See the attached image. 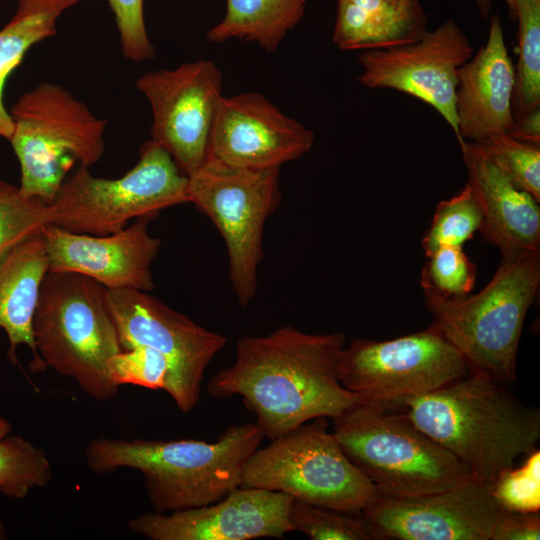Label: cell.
<instances>
[{"label": "cell", "instance_id": "4", "mask_svg": "<svg viewBox=\"0 0 540 540\" xmlns=\"http://www.w3.org/2000/svg\"><path fill=\"white\" fill-rule=\"evenodd\" d=\"M540 285V252L503 254L477 294L444 298L423 291L432 325L460 352L470 371L511 383L526 315Z\"/></svg>", "mask_w": 540, "mask_h": 540}, {"label": "cell", "instance_id": "7", "mask_svg": "<svg viewBox=\"0 0 540 540\" xmlns=\"http://www.w3.org/2000/svg\"><path fill=\"white\" fill-rule=\"evenodd\" d=\"M9 140L20 165V191L51 204L70 169L96 164L105 150L106 120L63 86L42 82L9 111Z\"/></svg>", "mask_w": 540, "mask_h": 540}, {"label": "cell", "instance_id": "8", "mask_svg": "<svg viewBox=\"0 0 540 540\" xmlns=\"http://www.w3.org/2000/svg\"><path fill=\"white\" fill-rule=\"evenodd\" d=\"M188 187V176L170 154L147 140L135 166L119 178H99L88 167H77L49 204L52 224L75 233L108 235L132 219L148 220L166 208L189 203Z\"/></svg>", "mask_w": 540, "mask_h": 540}, {"label": "cell", "instance_id": "12", "mask_svg": "<svg viewBox=\"0 0 540 540\" xmlns=\"http://www.w3.org/2000/svg\"><path fill=\"white\" fill-rule=\"evenodd\" d=\"M106 299L122 350L144 345L162 353L169 362L164 390L180 411L190 412L199 401L204 373L226 338L145 291L107 289Z\"/></svg>", "mask_w": 540, "mask_h": 540}, {"label": "cell", "instance_id": "20", "mask_svg": "<svg viewBox=\"0 0 540 540\" xmlns=\"http://www.w3.org/2000/svg\"><path fill=\"white\" fill-rule=\"evenodd\" d=\"M467 184L480 206L483 238L503 254L540 252L539 201L517 188L478 143H459Z\"/></svg>", "mask_w": 540, "mask_h": 540}, {"label": "cell", "instance_id": "16", "mask_svg": "<svg viewBox=\"0 0 540 540\" xmlns=\"http://www.w3.org/2000/svg\"><path fill=\"white\" fill-rule=\"evenodd\" d=\"M293 499L280 491L240 486L210 505L143 513L131 519L128 528L152 540L283 538L293 531L289 522Z\"/></svg>", "mask_w": 540, "mask_h": 540}, {"label": "cell", "instance_id": "14", "mask_svg": "<svg viewBox=\"0 0 540 540\" xmlns=\"http://www.w3.org/2000/svg\"><path fill=\"white\" fill-rule=\"evenodd\" d=\"M468 37L454 20L426 31L411 44L362 51L359 81L371 89H392L427 103L461 141L455 112L458 71L473 56Z\"/></svg>", "mask_w": 540, "mask_h": 540}, {"label": "cell", "instance_id": "17", "mask_svg": "<svg viewBox=\"0 0 540 540\" xmlns=\"http://www.w3.org/2000/svg\"><path fill=\"white\" fill-rule=\"evenodd\" d=\"M314 141L312 130L265 95L245 92L221 97L209 155L236 168H281L308 153Z\"/></svg>", "mask_w": 540, "mask_h": 540}, {"label": "cell", "instance_id": "37", "mask_svg": "<svg viewBox=\"0 0 540 540\" xmlns=\"http://www.w3.org/2000/svg\"><path fill=\"white\" fill-rule=\"evenodd\" d=\"M476 1H477V5L479 7L480 13L484 17H486L490 12L492 0H476ZM504 1L508 6V9H509V12H510L512 18L514 19L516 0H504Z\"/></svg>", "mask_w": 540, "mask_h": 540}, {"label": "cell", "instance_id": "30", "mask_svg": "<svg viewBox=\"0 0 540 540\" xmlns=\"http://www.w3.org/2000/svg\"><path fill=\"white\" fill-rule=\"evenodd\" d=\"M486 156L519 189L540 201V146L508 134L478 143Z\"/></svg>", "mask_w": 540, "mask_h": 540}, {"label": "cell", "instance_id": "25", "mask_svg": "<svg viewBox=\"0 0 540 540\" xmlns=\"http://www.w3.org/2000/svg\"><path fill=\"white\" fill-rule=\"evenodd\" d=\"M518 61L514 101L517 117L540 108V0H516Z\"/></svg>", "mask_w": 540, "mask_h": 540}, {"label": "cell", "instance_id": "5", "mask_svg": "<svg viewBox=\"0 0 540 540\" xmlns=\"http://www.w3.org/2000/svg\"><path fill=\"white\" fill-rule=\"evenodd\" d=\"M333 434L379 495L411 498L473 478L469 468L419 429L406 413L359 401L332 418Z\"/></svg>", "mask_w": 540, "mask_h": 540}, {"label": "cell", "instance_id": "34", "mask_svg": "<svg viewBox=\"0 0 540 540\" xmlns=\"http://www.w3.org/2000/svg\"><path fill=\"white\" fill-rule=\"evenodd\" d=\"M114 14L123 56L132 62L152 60L156 50L146 30L143 0H107Z\"/></svg>", "mask_w": 540, "mask_h": 540}, {"label": "cell", "instance_id": "22", "mask_svg": "<svg viewBox=\"0 0 540 540\" xmlns=\"http://www.w3.org/2000/svg\"><path fill=\"white\" fill-rule=\"evenodd\" d=\"M426 27L420 0H337L332 40L343 51L388 49L418 41Z\"/></svg>", "mask_w": 540, "mask_h": 540}, {"label": "cell", "instance_id": "15", "mask_svg": "<svg viewBox=\"0 0 540 540\" xmlns=\"http://www.w3.org/2000/svg\"><path fill=\"white\" fill-rule=\"evenodd\" d=\"M500 511L489 484L472 478L418 497L378 495L361 516L374 539L491 540Z\"/></svg>", "mask_w": 540, "mask_h": 540}, {"label": "cell", "instance_id": "11", "mask_svg": "<svg viewBox=\"0 0 540 540\" xmlns=\"http://www.w3.org/2000/svg\"><path fill=\"white\" fill-rule=\"evenodd\" d=\"M469 372L460 352L433 325L391 340L355 339L343 348L338 364L346 390L389 409Z\"/></svg>", "mask_w": 540, "mask_h": 540}, {"label": "cell", "instance_id": "18", "mask_svg": "<svg viewBox=\"0 0 540 540\" xmlns=\"http://www.w3.org/2000/svg\"><path fill=\"white\" fill-rule=\"evenodd\" d=\"M42 236L49 272L83 275L109 290L150 292L155 287L151 266L161 243L149 233L147 219L108 235L75 233L49 224Z\"/></svg>", "mask_w": 540, "mask_h": 540}, {"label": "cell", "instance_id": "21", "mask_svg": "<svg viewBox=\"0 0 540 540\" xmlns=\"http://www.w3.org/2000/svg\"><path fill=\"white\" fill-rule=\"evenodd\" d=\"M48 272L42 234L21 242L0 260V328L8 337V357L16 363V348L27 346L33 356L30 362L33 373L46 370L36 351L33 317Z\"/></svg>", "mask_w": 540, "mask_h": 540}, {"label": "cell", "instance_id": "27", "mask_svg": "<svg viewBox=\"0 0 540 540\" xmlns=\"http://www.w3.org/2000/svg\"><path fill=\"white\" fill-rule=\"evenodd\" d=\"M52 219L49 204L0 179V260L21 242L41 235Z\"/></svg>", "mask_w": 540, "mask_h": 540}, {"label": "cell", "instance_id": "31", "mask_svg": "<svg viewBox=\"0 0 540 540\" xmlns=\"http://www.w3.org/2000/svg\"><path fill=\"white\" fill-rule=\"evenodd\" d=\"M426 257L420 279L423 291L444 298H461L471 292L476 268L461 246H443Z\"/></svg>", "mask_w": 540, "mask_h": 540}, {"label": "cell", "instance_id": "36", "mask_svg": "<svg viewBox=\"0 0 540 540\" xmlns=\"http://www.w3.org/2000/svg\"><path fill=\"white\" fill-rule=\"evenodd\" d=\"M508 135L522 142L540 145V108L515 118Z\"/></svg>", "mask_w": 540, "mask_h": 540}, {"label": "cell", "instance_id": "38", "mask_svg": "<svg viewBox=\"0 0 540 540\" xmlns=\"http://www.w3.org/2000/svg\"><path fill=\"white\" fill-rule=\"evenodd\" d=\"M11 429H12V424L8 420L0 417V439L9 435Z\"/></svg>", "mask_w": 540, "mask_h": 540}, {"label": "cell", "instance_id": "33", "mask_svg": "<svg viewBox=\"0 0 540 540\" xmlns=\"http://www.w3.org/2000/svg\"><path fill=\"white\" fill-rule=\"evenodd\" d=\"M109 376L114 384L163 389L166 385L169 362L159 351L139 345L121 350L108 363Z\"/></svg>", "mask_w": 540, "mask_h": 540}, {"label": "cell", "instance_id": "10", "mask_svg": "<svg viewBox=\"0 0 540 540\" xmlns=\"http://www.w3.org/2000/svg\"><path fill=\"white\" fill-rule=\"evenodd\" d=\"M188 180L189 203L224 239L232 289L238 303L247 306L257 292L264 227L281 202L280 168H236L209 155Z\"/></svg>", "mask_w": 540, "mask_h": 540}, {"label": "cell", "instance_id": "24", "mask_svg": "<svg viewBox=\"0 0 540 540\" xmlns=\"http://www.w3.org/2000/svg\"><path fill=\"white\" fill-rule=\"evenodd\" d=\"M79 0H18L17 8L0 29V137L10 140L13 122L4 105L9 76L35 44L57 34V20Z\"/></svg>", "mask_w": 540, "mask_h": 540}, {"label": "cell", "instance_id": "1", "mask_svg": "<svg viewBox=\"0 0 540 540\" xmlns=\"http://www.w3.org/2000/svg\"><path fill=\"white\" fill-rule=\"evenodd\" d=\"M345 347L340 332L310 334L285 325L262 336H244L231 366L208 383L213 397L240 395L270 440L318 417L333 418L362 401L338 377Z\"/></svg>", "mask_w": 540, "mask_h": 540}, {"label": "cell", "instance_id": "3", "mask_svg": "<svg viewBox=\"0 0 540 540\" xmlns=\"http://www.w3.org/2000/svg\"><path fill=\"white\" fill-rule=\"evenodd\" d=\"M263 433L255 422L232 425L214 442L94 438L85 448L96 474L120 468L140 471L155 512L213 504L241 486L244 468Z\"/></svg>", "mask_w": 540, "mask_h": 540}, {"label": "cell", "instance_id": "13", "mask_svg": "<svg viewBox=\"0 0 540 540\" xmlns=\"http://www.w3.org/2000/svg\"><path fill=\"white\" fill-rule=\"evenodd\" d=\"M136 88L152 110L151 140L170 154L186 176L210 153L223 76L215 62L197 60L143 74Z\"/></svg>", "mask_w": 540, "mask_h": 540}, {"label": "cell", "instance_id": "29", "mask_svg": "<svg viewBox=\"0 0 540 540\" xmlns=\"http://www.w3.org/2000/svg\"><path fill=\"white\" fill-rule=\"evenodd\" d=\"M293 531L312 540H373L361 513H346L293 499L289 510Z\"/></svg>", "mask_w": 540, "mask_h": 540}, {"label": "cell", "instance_id": "26", "mask_svg": "<svg viewBox=\"0 0 540 540\" xmlns=\"http://www.w3.org/2000/svg\"><path fill=\"white\" fill-rule=\"evenodd\" d=\"M51 478V463L44 450L21 436L0 439V493L22 499L33 488L46 486Z\"/></svg>", "mask_w": 540, "mask_h": 540}, {"label": "cell", "instance_id": "6", "mask_svg": "<svg viewBox=\"0 0 540 540\" xmlns=\"http://www.w3.org/2000/svg\"><path fill=\"white\" fill-rule=\"evenodd\" d=\"M106 291L83 275L48 272L33 317L36 351L45 368L72 378L98 401L118 393L107 363L122 350Z\"/></svg>", "mask_w": 540, "mask_h": 540}, {"label": "cell", "instance_id": "2", "mask_svg": "<svg viewBox=\"0 0 540 540\" xmlns=\"http://www.w3.org/2000/svg\"><path fill=\"white\" fill-rule=\"evenodd\" d=\"M411 421L490 484L540 439V412L505 383L478 371L426 394L401 400Z\"/></svg>", "mask_w": 540, "mask_h": 540}, {"label": "cell", "instance_id": "32", "mask_svg": "<svg viewBox=\"0 0 540 540\" xmlns=\"http://www.w3.org/2000/svg\"><path fill=\"white\" fill-rule=\"evenodd\" d=\"M491 494L502 510L539 512L540 510V451L525 455L519 467L502 470L489 484Z\"/></svg>", "mask_w": 540, "mask_h": 540}, {"label": "cell", "instance_id": "19", "mask_svg": "<svg viewBox=\"0 0 540 540\" xmlns=\"http://www.w3.org/2000/svg\"><path fill=\"white\" fill-rule=\"evenodd\" d=\"M515 66L498 15L490 18L485 45L458 71L455 112L461 143L509 134L514 122Z\"/></svg>", "mask_w": 540, "mask_h": 540}, {"label": "cell", "instance_id": "28", "mask_svg": "<svg viewBox=\"0 0 540 540\" xmlns=\"http://www.w3.org/2000/svg\"><path fill=\"white\" fill-rule=\"evenodd\" d=\"M482 212L469 185L451 197L438 203L430 228L422 239L426 256L443 246H463L480 232Z\"/></svg>", "mask_w": 540, "mask_h": 540}, {"label": "cell", "instance_id": "9", "mask_svg": "<svg viewBox=\"0 0 540 540\" xmlns=\"http://www.w3.org/2000/svg\"><path fill=\"white\" fill-rule=\"evenodd\" d=\"M271 440L249 458L241 486L280 491L295 500L359 514L378 495L345 455L326 417Z\"/></svg>", "mask_w": 540, "mask_h": 540}, {"label": "cell", "instance_id": "23", "mask_svg": "<svg viewBox=\"0 0 540 540\" xmlns=\"http://www.w3.org/2000/svg\"><path fill=\"white\" fill-rule=\"evenodd\" d=\"M223 19L211 27V43L231 39L254 42L274 53L286 36L301 22L308 0H225Z\"/></svg>", "mask_w": 540, "mask_h": 540}, {"label": "cell", "instance_id": "35", "mask_svg": "<svg viewBox=\"0 0 540 540\" xmlns=\"http://www.w3.org/2000/svg\"><path fill=\"white\" fill-rule=\"evenodd\" d=\"M539 512L500 511L494 524L491 540H538Z\"/></svg>", "mask_w": 540, "mask_h": 540}]
</instances>
